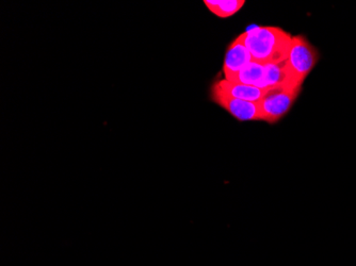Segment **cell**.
<instances>
[{
	"label": "cell",
	"instance_id": "6da1fadb",
	"mask_svg": "<svg viewBox=\"0 0 356 266\" xmlns=\"http://www.w3.org/2000/svg\"><path fill=\"white\" fill-rule=\"evenodd\" d=\"M248 48L253 61L268 65L285 62L293 37L277 27H255L238 37Z\"/></svg>",
	"mask_w": 356,
	"mask_h": 266
},
{
	"label": "cell",
	"instance_id": "7a4b0ae2",
	"mask_svg": "<svg viewBox=\"0 0 356 266\" xmlns=\"http://www.w3.org/2000/svg\"><path fill=\"white\" fill-rule=\"evenodd\" d=\"M300 92L301 88H273L267 90L263 99L258 101L261 121L268 124L279 122L291 109Z\"/></svg>",
	"mask_w": 356,
	"mask_h": 266
},
{
	"label": "cell",
	"instance_id": "3957f363",
	"mask_svg": "<svg viewBox=\"0 0 356 266\" xmlns=\"http://www.w3.org/2000/svg\"><path fill=\"white\" fill-rule=\"evenodd\" d=\"M319 59V51L309 40L303 35L293 37L286 62L301 85H303L304 80L315 69Z\"/></svg>",
	"mask_w": 356,
	"mask_h": 266
},
{
	"label": "cell",
	"instance_id": "277c9868",
	"mask_svg": "<svg viewBox=\"0 0 356 266\" xmlns=\"http://www.w3.org/2000/svg\"><path fill=\"white\" fill-rule=\"evenodd\" d=\"M211 99L213 103L223 108L238 121H261V110H259L258 103L240 101V99H235V98L213 91H211Z\"/></svg>",
	"mask_w": 356,
	"mask_h": 266
},
{
	"label": "cell",
	"instance_id": "5b68a950",
	"mask_svg": "<svg viewBox=\"0 0 356 266\" xmlns=\"http://www.w3.org/2000/svg\"><path fill=\"white\" fill-rule=\"evenodd\" d=\"M211 91L218 92V93L235 98V99H240V101H250V103L261 101L267 93V90L241 85V83L229 81L226 79L215 82V85L211 88Z\"/></svg>",
	"mask_w": 356,
	"mask_h": 266
},
{
	"label": "cell",
	"instance_id": "8992f818",
	"mask_svg": "<svg viewBox=\"0 0 356 266\" xmlns=\"http://www.w3.org/2000/svg\"><path fill=\"white\" fill-rule=\"evenodd\" d=\"M253 61L251 53L239 39H236L226 51L224 58L223 73L225 79L241 71L245 66Z\"/></svg>",
	"mask_w": 356,
	"mask_h": 266
},
{
	"label": "cell",
	"instance_id": "52a82bcc",
	"mask_svg": "<svg viewBox=\"0 0 356 266\" xmlns=\"http://www.w3.org/2000/svg\"><path fill=\"white\" fill-rule=\"evenodd\" d=\"M273 88H302L287 62L279 64H268L266 65L265 89Z\"/></svg>",
	"mask_w": 356,
	"mask_h": 266
},
{
	"label": "cell",
	"instance_id": "ba28073f",
	"mask_svg": "<svg viewBox=\"0 0 356 266\" xmlns=\"http://www.w3.org/2000/svg\"><path fill=\"white\" fill-rule=\"evenodd\" d=\"M229 81L237 82L241 85H250V87L265 89L266 81V65L252 61L251 63L245 66L241 71L238 72L232 77L227 78Z\"/></svg>",
	"mask_w": 356,
	"mask_h": 266
},
{
	"label": "cell",
	"instance_id": "9c48e42d",
	"mask_svg": "<svg viewBox=\"0 0 356 266\" xmlns=\"http://www.w3.org/2000/svg\"><path fill=\"white\" fill-rule=\"evenodd\" d=\"M207 9L221 19H227L242 9L245 0H204Z\"/></svg>",
	"mask_w": 356,
	"mask_h": 266
}]
</instances>
